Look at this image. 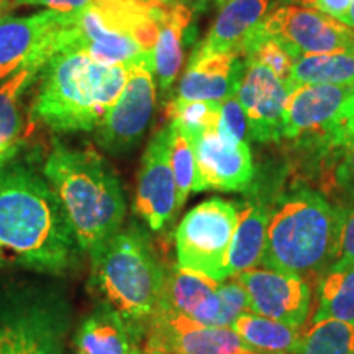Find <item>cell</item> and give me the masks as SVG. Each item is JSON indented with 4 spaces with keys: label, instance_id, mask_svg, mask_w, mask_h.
Returning <instances> with one entry per match:
<instances>
[{
    "label": "cell",
    "instance_id": "14",
    "mask_svg": "<svg viewBox=\"0 0 354 354\" xmlns=\"http://www.w3.org/2000/svg\"><path fill=\"white\" fill-rule=\"evenodd\" d=\"M292 86L294 84L281 81L266 66L246 61L236 95L253 140L268 143L282 138L284 109Z\"/></svg>",
    "mask_w": 354,
    "mask_h": 354
},
{
    "label": "cell",
    "instance_id": "34",
    "mask_svg": "<svg viewBox=\"0 0 354 354\" xmlns=\"http://www.w3.org/2000/svg\"><path fill=\"white\" fill-rule=\"evenodd\" d=\"M338 246L333 263L328 269H342L354 266V198L344 207H339Z\"/></svg>",
    "mask_w": 354,
    "mask_h": 354
},
{
    "label": "cell",
    "instance_id": "24",
    "mask_svg": "<svg viewBox=\"0 0 354 354\" xmlns=\"http://www.w3.org/2000/svg\"><path fill=\"white\" fill-rule=\"evenodd\" d=\"M232 328L250 348L272 354H292L304 335L299 331V326L256 315L253 312L238 317Z\"/></svg>",
    "mask_w": 354,
    "mask_h": 354
},
{
    "label": "cell",
    "instance_id": "2",
    "mask_svg": "<svg viewBox=\"0 0 354 354\" xmlns=\"http://www.w3.org/2000/svg\"><path fill=\"white\" fill-rule=\"evenodd\" d=\"M81 251L94 256L122 228L127 203L120 180L94 148L55 143L43 167Z\"/></svg>",
    "mask_w": 354,
    "mask_h": 354
},
{
    "label": "cell",
    "instance_id": "17",
    "mask_svg": "<svg viewBox=\"0 0 354 354\" xmlns=\"http://www.w3.org/2000/svg\"><path fill=\"white\" fill-rule=\"evenodd\" d=\"M64 315L48 305H21L0 315V354H64Z\"/></svg>",
    "mask_w": 354,
    "mask_h": 354
},
{
    "label": "cell",
    "instance_id": "10",
    "mask_svg": "<svg viewBox=\"0 0 354 354\" xmlns=\"http://www.w3.org/2000/svg\"><path fill=\"white\" fill-rule=\"evenodd\" d=\"M64 24L66 13L53 10L0 19V81L28 66L44 68Z\"/></svg>",
    "mask_w": 354,
    "mask_h": 354
},
{
    "label": "cell",
    "instance_id": "28",
    "mask_svg": "<svg viewBox=\"0 0 354 354\" xmlns=\"http://www.w3.org/2000/svg\"><path fill=\"white\" fill-rule=\"evenodd\" d=\"M169 153L176 183V212H179L196 187L197 159L194 140L174 122L169 125Z\"/></svg>",
    "mask_w": 354,
    "mask_h": 354
},
{
    "label": "cell",
    "instance_id": "41",
    "mask_svg": "<svg viewBox=\"0 0 354 354\" xmlns=\"http://www.w3.org/2000/svg\"><path fill=\"white\" fill-rule=\"evenodd\" d=\"M346 26L354 32V0H351V6H349L348 10V17H346Z\"/></svg>",
    "mask_w": 354,
    "mask_h": 354
},
{
    "label": "cell",
    "instance_id": "25",
    "mask_svg": "<svg viewBox=\"0 0 354 354\" xmlns=\"http://www.w3.org/2000/svg\"><path fill=\"white\" fill-rule=\"evenodd\" d=\"M43 68L28 66L0 86V148L19 153L24 143V115H21V99Z\"/></svg>",
    "mask_w": 354,
    "mask_h": 354
},
{
    "label": "cell",
    "instance_id": "29",
    "mask_svg": "<svg viewBox=\"0 0 354 354\" xmlns=\"http://www.w3.org/2000/svg\"><path fill=\"white\" fill-rule=\"evenodd\" d=\"M292 354H354V322L313 323Z\"/></svg>",
    "mask_w": 354,
    "mask_h": 354
},
{
    "label": "cell",
    "instance_id": "13",
    "mask_svg": "<svg viewBox=\"0 0 354 354\" xmlns=\"http://www.w3.org/2000/svg\"><path fill=\"white\" fill-rule=\"evenodd\" d=\"M245 287L250 297V308L256 315L302 326L310 312L308 281L272 269H250L234 277Z\"/></svg>",
    "mask_w": 354,
    "mask_h": 354
},
{
    "label": "cell",
    "instance_id": "7",
    "mask_svg": "<svg viewBox=\"0 0 354 354\" xmlns=\"http://www.w3.org/2000/svg\"><path fill=\"white\" fill-rule=\"evenodd\" d=\"M240 205L210 198L194 207L176 232L177 266L212 281H228V253Z\"/></svg>",
    "mask_w": 354,
    "mask_h": 354
},
{
    "label": "cell",
    "instance_id": "4",
    "mask_svg": "<svg viewBox=\"0 0 354 354\" xmlns=\"http://www.w3.org/2000/svg\"><path fill=\"white\" fill-rule=\"evenodd\" d=\"M339 210L310 189L282 198L269 212L261 266L308 281L323 276L338 246Z\"/></svg>",
    "mask_w": 354,
    "mask_h": 354
},
{
    "label": "cell",
    "instance_id": "5",
    "mask_svg": "<svg viewBox=\"0 0 354 354\" xmlns=\"http://www.w3.org/2000/svg\"><path fill=\"white\" fill-rule=\"evenodd\" d=\"M156 37L154 2L97 0L81 12L66 13L56 51H84L102 64H143L154 69Z\"/></svg>",
    "mask_w": 354,
    "mask_h": 354
},
{
    "label": "cell",
    "instance_id": "30",
    "mask_svg": "<svg viewBox=\"0 0 354 354\" xmlns=\"http://www.w3.org/2000/svg\"><path fill=\"white\" fill-rule=\"evenodd\" d=\"M240 53H245L246 61H253V63L266 66L281 81L290 82L292 68H294L295 61L294 55L287 50L284 44H281L277 39L266 35L261 30V26L246 38Z\"/></svg>",
    "mask_w": 354,
    "mask_h": 354
},
{
    "label": "cell",
    "instance_id": "1",
    "mask_svg": "<svg viewBox=\"0 0 354 354\" xmlns=\"http://www.w3.org/2000/svg\"><path fill=\"white\" fill-rule=\"evenodd\" d=\"M79 251L51 185L24 165L0 167V266L63 274Z\"/></svg>",
    "mask_w": 354,
    "mask_h": 354
},
{
    "label": "cell",
    "instance_id": "32",
    "mask_svg": "<svg viewBox=\"0 0 354 354\" xmlns=\"http://www.w3.org/2000/svg\"><path fill=\"white\" fill-rule=\"evenodd\" d=\"M216 294H218L220 300V313L216 326H227V328H232V325L238 317L246 312H251L250 297H248L245 287H243L234 277L218 284Z\"/></svg>",
    "mask_w": 354,
    "mask_h": 354
},
{
    "label": "cell",
    "instance_id": "27",
    "mask_svg": "<svg viewBox=\"0 0 354 354\" xmlns=\"http://www.w3.org/2000/svg\"><path fill=\"white\" fill-rule=\"evenodd\" d=\"M354 322V266L328 269L318 286V305L312 323Z\"/></svg>",
    "mask_w": 354,
    "mask_h": 354
},
{
    "label": "cell",
    "instance_id": "45",
    "mask_svg": "<svg viewBox=\"0 0 354 354\" xmlns=\"http://www.w3.org/2000/svg\"><path fill=\"white\" fill-rule=\"evenodd\" d=\"M77 354H79V353H77Z\"/></svg>",
    "mask_w": 354,
    "mask_h": 354
},
{
    "label": "cell",
    "instance_id": "15",
    "mask_svg": "<svg viewBox=\"0 0 354 354\" xmlns=\"http://www.w3.org/2000/svg\"><path fill=\"white\" fill-rule=\"evenodd\" d=\"M135 212L153 232L167 225L176 212V183L171 167L169 125L149 140L141 162Z\"/></svg>",
    "mask_w": 354,
    "mask_h": 354
},
{
    "label": "cell",
    "instance_id": "3",
    "mask_svg": "<svg viewBox=\"0 0 354 354\" xmlns=\"http://www.w3.org/2000/svg\"><path fill=\"white\" fill-rule=\"evenodd\" d=\"M128 69L97 63L84 51L57 53L41 69L32 120L59 133L94 131L120 99Z\"/></svg>",
    "mask_w": 354,
    "mask_h": 354
},
{
    "label": "cell",
    "instance_id": "21",
    "mask_svg": "<svg viewBox=\"0 0 354 354\" xmlns=\"http://www.w3.org/2000/svg\"><path fill=\"white\" fill-rule=\"evenodd\" d=\"M158 37L154 44V74L159 88L167 92L179 76L184 57V30L190 24V10L174 0H156Z\"/></svg>",
    "mask_w": 354,
    "mask_h": 354
},
{
    "label": "cell",
    "instance_id": "31",
    "mask_svg": "<svg viewBox=\"0 0 354 354\" xmlns=\"http://www.w3.org/2000/svg\"><path fill=\"white\" fill-rule=\"evenodd\" d=\"M167 117H171V122L177 123L194 140L201 133L216 128L220 117V102H185L176 99L167 105Z\"/></svg>",
    "mask_w": 354,
    "mask_h": 354
},
{
    "label": "cell",
    "instance_id": "37",
    "mask_svg": "<svg viewBox=\"0 0 354 354\" xmlns=\"http://www.w3.org/2000/svg\"><path fill=\"white\" fill-rule=\"evenodd\" d=\"M342 161L336 169L338 184L354 198V141L342 146Z\"/></svg>",
    "mask_w": 354,
    "mask_h": 354
},
{
    "label": "cell",
    "instance_id": "43",
    "mask_svg": "<svg viewBox=\"0 0 354 354\" xmlns=\"http://www.w3.org/2000/svg\"><path fill=\"white\" fill-rule=\"evenodd\" d=\"M133 354H162V353H158V351H148V349H143V351H141L140 348H136L135 351H133Z\"/></svg>",
    "mask_w": 354,
    "mask_h": 354
},
{
    "label": "cell",
    "instance_id": "42",
    "mask_svg": "<svg viewBox=\"0 0 354 354\" xmlns=\"http://www.w3.org/2000/svg\"><path fill=\"white\" fill-rule=\"evenodd\" d=\"M234 354H272V353H264V351H258V349H245V351L234 353Z\"/></svg>",
    "mask_w": 354,
    "mask_h": 354
},
{
    "label": "cell",
    "instance_id": "8",
    "mask_svg": "<svg viewBox=\"0 0 354 354\" xmlns=\"http://www.w3.org/2000/svg\"><path fill=\"white\" fill-rule=\"evenodd\" d=\"M261 30L284 44L294 57L354 48V32L343 21L302 6H284L266 17Z\"/></svg>",
    "mask_w": 354,
    "mask_h": 354
},
{
    "label": "cell",
    "instance_id": "9",
    "mask_svg": "<svg viewBox=\"0 0 354 354\" xmlns=\"http://www.w3.org/2000/svg\"><path fill=\"white\" fill-rule=\"evenodd\" d=\"M153 73V68L143 64L128 69V79L120 99L115 102L95 128V141L107 153H127L140 143L156 105Z\"/></svg>",
    "mask_w": 354,
    "mask_h": 354
},
{
    "label": "cell",
    "instance_id": "39",
    "mask_svg": "<svg viewBox=\"0 0 354 354\" xmlns=\"http://www.w3.org/2000/svg\"><path fill=\"white\" fill-rule=\"evenodd\" d=\"M15 154H17V151H12V149L0 148V167L8 165V162H10L13 158H15Z\"/></svg>",
    "mask_w": 354,
    "mask_h": 354
},
{
    "label": "cell",
    "instance_id": "18",
    "mask_svg": "<svg viewBox=\"0 0 354 354\" xmlns=\"http://www.w3.org/2000/svg\"><path fill=\"white\" fill-rule=\"evenodd\" d=\"M243 69L245 66L238 61V53L190 56L177 99L223 102L236 95Z\"/></svg>",
    "mask_w": 354,
    "mask_h": 354
},
{
    "label": "cell",
    "instance_id": "26",
    "mask_svg": "<svg viewBox=\"0 0 354 354\" xmlns=\"http://www.w3.org/2000/svg\"><path fill=\"white\" fill-rule=\"evenodd\" d=\"M290 82L354 87V48L326 55L297 56Z\"/></svg>",
    "mask_w": 354,
    "mask_h": 354
},
{
    "label": "cell",
    "instance_id": "6",
    "mask_svg": "<svg viewBox=\"0 0 354 354\" xmlns=\"http://www.w3.org/2000/svg\"><path fill=\"white\" fill-rule=\"evenodd\" d=\"M92 277L105 304L135 335L161 310L167 274L148 234L136 225L118 230L92 256Z\"/></svg>",
    "mask_w": 354,
    "mask_h": 354
},
{
    "label": "cell",
    "instance_id": "35",
    "mask_svg": "<svg viewBox=\"0 0 354 354\" xmlns=\"http://www.w3.org/2000/svg\"><path fill=\"white\" fill-rule=\"evenodd\" d=\"M354 141V88L348 100L339 110L338 118H336L333 130L330 131L326 143L333 146H343Z\"/></svg>",
    "mask_w": 354,
    "mask_h": 354
},
{
    "label": "cell",
    "instance_id": "16",
    "mask_svg": "<svg viewBox=\"0 0 354 354\" xmlns=\"http://www.w3.org/2000/svg\"><path fill=\"white\" fill-rule=\"evenodd\" d=\"M354 87L330 84H294L284 109L282 138L328 140L339 110Z\"/></svg>",
    "mask_w": 354,
    "mask_h": 354
},
{
    "label": "cell",
    "instance_id": "12",
    "mask_svg": "<svg viewBox=\"0 0 354 354\" xmlns=\"http://www.w3.org/2000/svg\"><path fill=\"white\" fill-rule=\"evenodd\" d=\"M194 148L197 159L194 192H241L253 183V156L246 141L228 140L212 128L194 138Z\"/></svg>",
    "mask_w": 354,
    "mask_h": 354
},
{
    "label": "cell",
    "instance_id": "40",
    "mask_svg": "<svg viewBox=\"0 0 354 354\" xmlns=\"http://www.w3.org/2000/svg\"><path fill=\"white\" fill-rule=\"evenodd\" d=\"M13 2L15 0H0V19H3V17H7L6 13L13 8Z\"/></svg>",
    "mask_w": 354,
    "mask_h": 354
},
{
    "label": "cell",
    "instance_id": "44",
    "mask_svg": "<svg viewBox=\"0 0 354 354\" xmlns=\"http://www.w3.org/2000/svg\"><path fill=\"white\" fill-rule=\"evenodd\" d=\"M141 2H156V0H141Z\"/></svg>",
    "mask_w": 354,
    "mask_h": 354
},
{
    "label": "cell",
    "instance_id": "22",
    "mask_svg": "<svg viewBox=\"0 0 354 354\" xmlns=\"http://www.w3.org/2000/svg\"><path fill=\"white\" fill-rule=\"evenodd\" d=\"M269 212L271 210L264 203L256 201L241 205L228 253L230 279L261 264L266 248Z\"/></svg>",
    "mask_w": 354,
    "mask_h": 354
},
{
    "label": "cell",
    "instance_id": "33",
    "mask_svg": "<svg viewBox=\"0 0 354 354\" xmlns=\"http://www.w3.org/2000/svg\"><path fill=\"white\" fill-rule=\"evenodd\" d=\"M216 131L228 140L246 141L248 135H250V127H248L246 113L241 107L238 95H232L220 102V117L218 123H216Z\"/></svg>",
    "mask_w": 354,
    "mask_h": 354
},
{
    "label": "cell",
    "instance_id": "19",
    "mask_svg": "<svg viewBox=\"0 0 354 354\" xmlns=\"http://www.w3.org/2000/svg\"><path fill=\"white\" fill-rule=\"evenodd\" d=\"M269 3L271 0H227L207 38L192 56L240 53L246 38L264 21Z\"/></svg>",
    "mask_w": 354,
    "mask_h": 354
},
{
    "label": "cell",
    "instance_id": "11",
    "mask_svg": "<svg viewBox=\"0 0 354 354\" xmlns=\"http://www.w3.org/2000/svg\"><path fill=\"white\" fill-rule=\"evenodd\" d=\"M148 351L162 354H234L253 349L227 326L202 325L183 313L161 308L148 325Z\"/></svg>",
    "mask_w": 354,
    "mask_h": 354
},
{
    "label": "cell",
    "instance_id": "23",
    "mask_svg": "<svg viewBox=\"0 0 354 354\" xmlns=\"http://www.w3.org/2000/svg\"><path fill=\"white\" fill-rule=\"evenodd\" d=\"M127 322L107 304L87 320H84L76 336L79 354H133L136 344Z\"/></svg>",
    "mask_w": 354,
    "mask_h": 354
},
{
    "label": "cell",
    "instance_id": "38",
    "mask_svg": "<svg viewBox=\"0 0 354 354\" xmlns=\"http://www.w3.org/2000/svg\"><path fill=\"white\" fill-rule=\"evenodd\" d=\"M292 2L302 7L315 8L318 12H323L336 20L343 21L344 25H346L349 6H351V0H292Z\"/></svg>",
    "mask_w": 354,
    "mask_h": 354
},
{
    "label": "cell",
    "instance_id": "20",
    "mask_svg": "<svg viewBox=\"0 0 354 354\" xmlns=\"http://www.w3.org/2000/svg\"><path fill=\"white\" fill-rule=\"evenodd\" d=\"M218 282L176 266L166 279L161 308L183 313L202 325L216 326L220 313Z\"/></svg>",
    "mask_w": 354,
    "mask_h": 354
},
{
    "label": "cell",
    "instance_id": "36",
    "mask_svg": "<svg viewBox=\"0 0 354 354\" xmlns=\"http://www.w3.org/2000/svg\"><path fill=\"white\" fill-rule=\"evenodd\" d=\"M97 0H15L13 8L21 6H43L48 10L57 13H77L87 8Z\"/></svg>",
    "mask_w": 354,
    "mask_h": 354
}]
</instances>
